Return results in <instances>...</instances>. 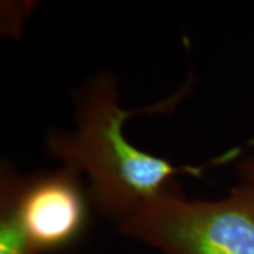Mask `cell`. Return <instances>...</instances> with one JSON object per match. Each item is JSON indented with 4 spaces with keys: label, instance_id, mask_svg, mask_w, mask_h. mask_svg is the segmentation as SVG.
I'll list each match as a JSON object with an SVG mask.
<instances>
[{
    "label": "cell",
    "instance_id": "obj_1",
    "mask_svg": "<svg viewBox=\"0 0 254 254\" xmlns=\"http://www.w3.org/2000/svg\"><path fill=\"white\" fill-rule=\"evenodd\" d=\"M133 113L120 106L115 76L100 73L79 95L76 130L53 131L47 140L48 154L85 174L92 203L119 225L147 203L181 192L175 184L178 174L202 170L177 167L131 144L125 123Z\"/></svg>",
    "mask_w": 254,
    "mask_h": 254
},
{
    "label": "cell",
    "instance_id": "obj_2",
    "mask_svg": "<svg viewBox=\"0 0 254 254\" xmlns=\"http://www.w3.org/2000/svg\"><path fill=\"white\" fill-rule=\"evenodd\" d=\"M120 233L164 254H254V185L216 200L165 195L119 225Z\"/></svg>",
    "mask_w": 254,
    "mask_h": 254
},
{
    "label": "cell",
    "instance_id": "obj_3",
    "mask_svg": "<svg viewBox=\"0 0 254 254\" xmlns=\"http://www.w3.org/2000/svg\"><path fill=\"white\" fill-rule=\"evenodd\" d=\"M81 175L68 165L31 177L9 168L1 173L0 198L10 203L37 254L72 245L83 233L92 200Z\"/></svg>",
    "mask_w": 254,
    "mask_h": 254
},
{
    "label": "cell",
    "instance_id": "obj_4",
    "mask_svg": "<svg viewBox=\"0 0 254 254\" xmlns=\"http://www.w3.org/2000/svg\"><path fill=\"white\" fill-rule=\"evenodd\" d=\"M0 254H37L18 225L10 203L0 198Z\"/></svg>",
    "mask_w": 254,
    "mask_h": 254
},
{
    "label": "cell",
    "instance_id": "obj_5",
    "mask_svg": "<svg viewBox=\"0 0 254 254\" xmlns=\"http://www.w3.org/2000/svg\"><path fill=\"white\" fill-rule=\"evenodd\" d=\"M240 181L254 185V155L243 160L239 164Z\"/></svg>",
    "mask_w": 254,
    "mask_h": 254
}]
</instances>
